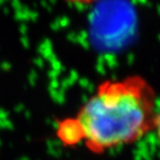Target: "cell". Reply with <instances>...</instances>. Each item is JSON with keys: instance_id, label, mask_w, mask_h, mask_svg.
<instances>
[{"instance_id": "1", "label": "cell", "mask_w": 160, "mask_h": 160, "mask_svg": "<svg viewBox=\"0 0 160 160\" xmlns=\"http://www.w3.org/2000/svg\"><path fill=\"white\" fill-rule=\"evenodd\" d=\"M155 116V89L135 74L101 82L75 120L86 148L103 153L139 140L153 130Z\"/></svg>"}, {"instance_id": "2", "label": "cell", "mask_w": 160, "mask_h": 160, "mask_svg": "<svg viewBox=\"0 0 160 160\" xmlns=\"http://www.w3.org/2000/svg\"><path fill=\"white\" fill-rule=\"evenodd\" d=\"M57 135L65 145H76L82 142V133L75 118L60 121L57 126Z\"/></svg>"}, {"instance_id": "3", "label": "cell", "mask_w": 160, "mask_h": 160, "mask_svg": "<svg viewBox=\"0 0 160 160\" xmlns=\"http://www.w3.org/2000/svg\"><path fill=\"white\" fill-rule=\"evenodd\" d=\"M153 130L157 134L158 139L160 140V110L156 111V116L154 120V126H153Z\"/></svg>"}, {"instance_id": "4", "label": "cell", "mask_w": 160, "mask_h": 160, "mask_svg": "<svg viewBox=\"0 0 160 160\" xmlns=\"http://www.w3.org/2000/svg\"><path fill=\"white\" fill-rule=\"evenodd\" d=\"M67 1L72 3H80V4H89V3H92L97 0H67Z\"/></svg>"}]
</instances>
